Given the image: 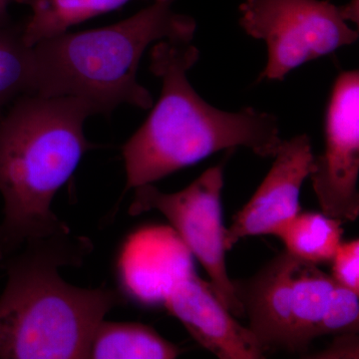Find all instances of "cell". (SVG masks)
<instances>
[{"label": "cell", "mask_w": 359, "mask_h": 359, "mask_svg": "<svg viewBox=\"0 0 359 359\" xmlns=\"http://www.w3.org/2000/svg\"><path fill=\"white\" fill-rule=\"evenodd\" d=\"M200 58L191 42L161 40L150 70L162 83L159 100L122 148L125 191L153 184L224 149L245 147L275 157L283 143L278 118L254 108L226 112L205 102L188 79Z\"/></svg>", "instance_id": "cell-1"}, {"label": "cell", "mask_w": 359, "mask_h": 359, "mask_svg": "<svg viewBox=\"0 0 359 359\" xmlns=\"http://www.w3.org/2000/svg\"><path fill=\"white\" fill-rule=\"evenodd\" d=\"M91 241L62 231L29 241L4 262L0 297V358H89L92 339L120 297L101 287L66 283L61 266H80Z\"/></svg>", "instance_id": "cell-2"}, {"label": "cell", "mask_w": 359, "mask_h": 359, "mask_svg": "<svg viewBox=\"0 0 359 359\" xmlns=\"http://www.w3.org/2000/svg\"><path fill=\"white\" fill-rule=\"evenodd\" d=\"M91 105L70 96L26 94L0 119V262L36 238L70 231L51 209L58 191L94 147L84 124Z\"/></svg>", "instance_id": "cell-3"}, {"label": "cell", "mask_w": 359, "mask_h": 359, "mask_svg": "<svg viewBox=\"0 0 359 359\" xmlns=\"http://www.w3.org/2000/svg\"><path fill=\"white\" fill-rule=\"evenodd\" d=\"M174 0H154L115 25L65 32L33 45V94L70 96L109 116L121 105L146 110L154 101L137 79L148 46L161 40L192 42L197 23L176 13Z\"/></svg>", "instance_id": "cell-4"}, {"label": "cell", "mask_w": 359, "mask_h": 359, "mask_svg": "<svg viewBox=\"0 0 359 359\" xmlns=\"http://www.w3.org/2000/svg\"><path fill=\"white\" fill-rule=\"evenodd\" d=\"M240 13L241 27L268 48L257 81H283L290 71L355 43L359 36L340 6L327 0H245Z\"/></svg>", "instance_id": "cell-5"}, {"label": "cell", "mask_w": 359, "mask_h": 359, "mask_svg": "<svg viewBox=\"0 0 359 359\" xmlns=\"http://www.w3.org/2000/svg\"><path fill=\"white\" fill-rule=\"evenodd\" d=\"M224 172L221 165L209 168L199 178L176 193L161 192L152 184L135 188L129 214L157 211L171 224L191 254L210 276L219 301L235 316H245L226 264L222 216Z\"/></svg>", "instance_id": "cell-6"}, {"label": "cell", "mask_w": 359, "mask_h": 359, "mask_svg": "<svg viewBox=\"0 0 359 359\" xmlns=\"http://www.w3.org/2000/svg\"><path fill=\"white\" fill-rule=\"evenodd\" d=\"M325 150L314 156L309 178L323 212L353 222L359 215V72L335 80L325 120Z\"/></svg>", "instance_id": "cell-7"}, {"label": "cell", "mask_w": 359, "mask_h": 359, "mask_svg": "<svg viewBox=\"0 0 359 359\" xmlns=\"http://www.w3.org/2000/svg\"><path fill=\"white\" fill-rule=\"evenodd\" d=\"M275 162L247 205L233 216L224 231L226 252L243 238L273 235L301 212V190L314 158L311 138L297 135L283 141Z\"/></svg>", "instance_id": "cell-8"}, {"label": "cell", "mask_w": 359, "mask_h": 359, "mask_svg": "<svg viewBox=\"0 0 359 359\" xmlns=\"http://www.w3.org/2000/svg\"><path fill=\"white\" fill-rule=\"evenodd\" d=\"M192 256L172 226L135 231L123 243L118 257L122 292L143 306H162L175 285L195 271Z\"/></svg>", "instance_id": "cell-9"}, {"label": "cell", "mask_w": 359, "mask_h": 359, "mask_svg": "<svg viewBox=\"0 0 359 359\" xmlns=\"http://www.w3.org/2000/svg\"><path fill=\"white\" fill-rule=\"evenodd\" d=\"M196 341L219 359L264 358V351L249 327L236 320L210 283L195 271L177 283L164 304Z\"/></svg>", "instance_id": "cell-10"}, {"label": "cell", "mask_w": 359, "mask_h": 359, "mask_svg": "<svg viewBox=\"0 0 359 359\" xmlns=\"http://www.w3.org/2000/svg\"><path fill=\"white\" fill-rule=\"evenodd\" d=\"M295 259L285 250L252 278L233 282L238 301L249 318V328L264 353L271 348L292 349Z\"/></svg>", "instance_id": "cell-11"}, {"label": "cell", "mask_w": 359, "mask_h": 359, "mask_svg": "<svg viewBox=\"0 0 359 359\" xmlns=\"http://www.w3.org/2000/svg\"><path fill=\"white\" fill-rule=\"evenodd\" d=\"M297 259V257H295ZM335 282L316 264L295 259L292 271V353L306 351L318 337Z\"/></svg>", "instance_id": "cell-12"}, {"label": "cell", "mask_w": 359, "mask_h": 359, "mask_svg": "<svg viewBox=\"0 0 359 359\" xmlns=\"http://www.w3.org/2000/svg\"><path fill=\"white\" fill-rule=\"evenodd\" d=\"M30 9L22 21L23 37L28 46L69 32L71 27L113 13L134 0H13Z\"/></svg>", "instance_id": "cell-13"}, {"label": "cell", "mask_w": 359, "mask_h": 359, "mask_svg": "<svg viewBox=\"0 0 359 359\" xmlns=\"http://www.w3.org/2000/svg\"><path fill=\"white\" fill-rule=\"evenodd\" d=\"M179 354L178 346L147 325L104 320L89 349V358L95 359H173Z\"/></svg>", "instance_id": "cell-14"}, {"label": "cell", "mask_w": 359, "mask_h": 359, "mask_svg": "<svg viewBox=\"0 0 359 359\" xmlns=\"http://www.w3.org/2000/svg\"><path fill=\"white\" fill-rule=\"evenodd\" d=\"M342 222L320 212H299L276 235L292 257L318 264L332 261L341 243Z\"/></svg>", "instance_id": "cell-15"}, {"label": "cell", "mask_w": 359, "mask_h": 359, "mask_svg": "<svg viewBox=\"0 0 359 359\" xmlns=\"http://www.w3.org/2000/svg\"><path fill=\"white\" fill-rule=\"evenodd\" d=\"M32 47L23 37L22 22L0 28V119L21 96L33 93Z\"/></svg>", "instance_id": "cell-16"}, {"label": "cell", "mask_w": 359, "mask_h": 359, "mask_svg": "<svg viewBox=\"0 0 359 359\" xmlns=\"http://www.w3.org/2000/svg\"><path fill=\"white\" fill-rule=\"evenodd\" d=\"M359 292L335 283L318 337L358 332Z\"/></svg>", "instance_id": "cell-17"}, {"label": "cell", "mask_w": 359, "mask_h": 359, "mask_svg": "<svg viewBox=\"0 0 359 359\" xmlns=\"http://www.w3.org/2000/svg\"><path fill=\"white\" fill-rule=\"evenodd\" d=\"M334 282L359 292V242L340 243L332 257Z\"/></svg>", "instance_id": "cell-18"}, {"label": "cell", "mask_w": 359, "mask_h": 359, "mask_svg": "<svg viewBox=\"0 0 359 359\" xmlns=\"http://www.w3.org/2000/svg\"><path fill=\"white\" fill-rule=\"evenodd\" d=\"M358 332L335 335V339L325 351L309 356L316 359H358L359 358Z\"/></svg>", "instance_id": "cell-19"}, {"label": "cell", "mask_w": 359, "mask_h": 359, "mask_svg": "<svg viewBox=\"0 0 359 359\" xmlns=\"http://www.w3.org/2000/svg\"><path fill=\"white\" fill-rule=\"evenodd\" d=\"M344 20L358 23V0H353L344 6H340Z\"/></svg>", "instance_id": "cell-20"}, {"label": "cell", "mask_w": 359, "mask_h": 359, "mask_svg": "<svg viewBox=\"0 0 359 359\" xmlns=\"http://www.w3.org/2000/svg\"><path fill=\"white\" fill-rule=\"evenodd\" d=\"M11 2L13 0H0V28L13 23L8 14V7Z\"/></svg>", "instance_id": "cell-21"}]
</instances>
